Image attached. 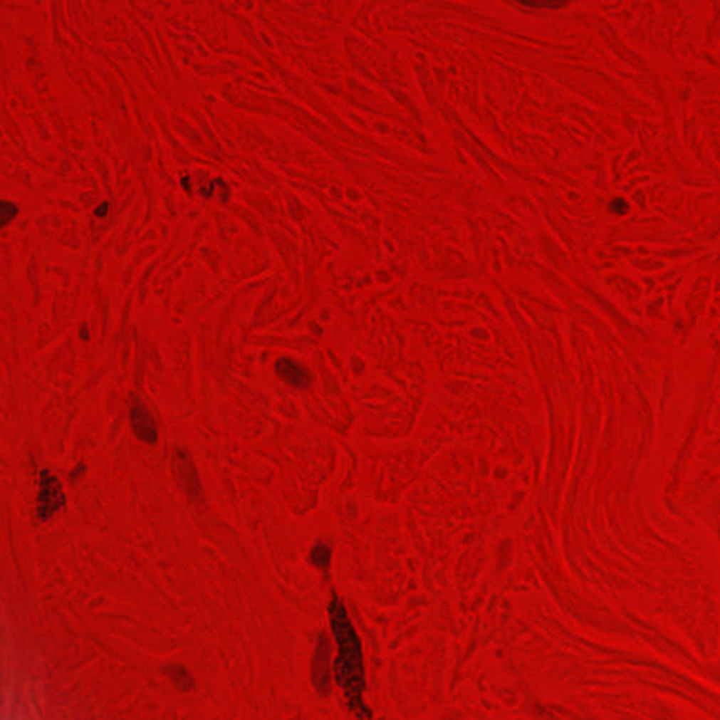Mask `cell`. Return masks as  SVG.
I'll list each match as a JSON object with an SVG mask.
<instances>
[{
  "instance_id": "10",
  "label": "cell",
  "mask_w": 720,
  "mask_h": 720,
  "mask_svg": "<svg viewBox=\"0 0 720 720\" xmlns=\"http://www.w3.org/2000/svg\"><path fill=\"white\" fill-rule=\"evenodd\" d=\"M516 1L529 7H548V9H557L567 3V0H516Z\"/></svg>"
},
{
  "instance_id": "6",
  "label": "cell",
  "mask_w": 720,
  "mask_h": 720,
  "mask_svg": "<svg viewBox=\"0 0 720 720\" xmlns=\"http://www.w3.org/2000/svg\"><path fill=\"white\" fill-rule=\"evenodd\" d=\"M276 373L283 382L294 387L306 388L311 383V376L308 370L296 360L288 358H281L277 360Z\"/></svg>"
},
{
  "instance_id": "5",
  "label": "cell",
  "mask_w": 720,
  "mask_h": 720,
  "mask_svg": "<svg viewBox=\"0 0 720 720\" xmlns=\"http://www.w3.org/2000/svg\"><path fill=\"white\" fill-rule=\"evenodd\" d=\"M131 428L134 435L141 441L148 444H155L158 441V428L157 422L150 412V409L140 401L134 402L131 407Z\"/></svg>"
},
{
  "instance_id": "2",
  "label": "cell",
  "mask_w": 720,
  "mask_h": 720,
  "mask_svg": "<svg viewBox=\"0 0 720 720\" xmlns=\"http://www.w3.org/2000/svg\"><path fill=\"white\" fill-rule=\"evenodd\" d=\"M172 474L190 502L202 504L204 499L203 486L190 453L183 447H176L172 453Z\"/></svg>"
},
{
  "instance_id": "11",
  "label": "cell",
  "mask_w": 720,
  "mask_h": 720,
  "mask_svg": "<svg viewBox=\"0 0 720 720\" xmlns=\"http://www.w3.org/2000/svg\"><path fill=\"white\" fill-rule=\"evenodd\" d=\"M612 209H613L616 213H625V212H626V209H627V206L625 204V202H623V200H620V199H619V200H615V202L612 203Z\"/></svg>"
},
{
  "instance_id": "1",
  "label": "cell",
  "mask_w": 720,
  "mask_h": 720,
  "mask_svg": "<svg viewBox=\"0 0 720 720\" xmlns=\"http://www.w3.org/2000/svg\"><path fill=\"white\" fill-rule=\"evenodd\" d=\"M330 617L338 645V657L333 665L335 679L345 694L349 709L358 718H370L372 714L363 702L366 682L360 640L342 601L336 595L330 604Z\"/></svg>"
},
{
  "instance_id": "8",
  "label": "cell",
  "mask_w": 720,
  "mask_h": 720,
  "mask_svg": "<svg viewBox=\"0 0 720 720\" xmlns=\"http://www.w3.org/2000/svg\"><path fill=\"white\" fill-rule=\"evenodd\" d=\"M310 558H311V563L315 567H318V568H327L330 565V561H331V551L325 545L318 543V545H315L313 548L311 554H310Z\"/></svg>"
},
{
  "instance_id": "4",
  "label": "cell",
  "mask_w": 720,
  "mask_h": 720,
  "mask_svg": "<svg viewBox=\"0 0 720 720\" xmlns=\"http://www.w3.org/2000/svg\"><path fill=\"white\" fill-rule=\"evenodd\" d=\"M331 642L325 633H321L311 665V678L320 695L327 696L331 692Z\"/></svg>"
},
{
  "instance_id": "12",
  "label": "cell",
  "mask_w": 720,
  "mask_h": 720,
  "mask_svg": "<svg viewBox=\"0 0 720 720\" xmlns=\"http://www.w3.org/2000/svg\"><path fill=\"white\" fill-rule=\"evenodd\" d=\"M108 207H109V204H108V203H103L102 206H99V207H98V210H96V216H99V217H100V216H106V213H108Z\"/></svg>"
},
{
  "instance_id": "3",
  "label": "cell",
  "mask_w": 720,
  "mask_h": 720,
  "mask_svg": "<svg viewBox=\"0 0 720 720\" xmlns=\"http://www.w3.org/2000/svg\"><path fill=\"white\" fill-rule=\"evenodd\" d=\"M66 504L62 484L56 474L50 470L40 473L38 497H37V518L41 522L48 521L54 513L61 511Z\"/></svg>"
},
{
  "instance_id": "9",
  "label": "cell",
  "mask_w": 720,
  "mask_h": 720,
  "mask_svg": "<svg viewBox=\"0 0 720 720\" xmlns=\"http://www.w3.org/2000/svg\"><path fill=\"white\" fill-rule=\"evenodd\" d=\"M17 216V206L11 202H7V200H3L1 202V206H0V222H1V228H4L7 224L14 220V217Z\"/></svg>"
},
{
  "instance_id": "7",
  "label": "cell",
  "mask_w": 720,
  "mask_h": 720,
  "mask_svg": "<svg viewBox=\"0 0 720 720\" xmlns=\"http://www.w3.org/2000/svg\"><path fill=\"white\" fill-rule=\"evenodd\" d=\"M162 671L169 677V679L174 684V687L182 692H189L194 687V679L190 677L187 669L183 665L170 664L162 668Z\"/></svg>"
}]
</instances>
